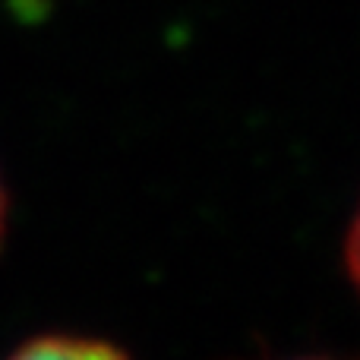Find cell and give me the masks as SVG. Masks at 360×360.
<instances>
[{
    "instance_id": "obj_1",
    "label": "cell",
    "mask_w": 360,
    "mask_h": 360,
    "mask_svg": "<svg viewBox=\"0 0 360 360\" xmlns=\"http://www.w3.org/2000/svg\"><path fill=\"white\" fill-rule=\"evenodd\" d=\"M16 357H124L127 351L105 338H86V335H63V332H48L41 338L19 345L13 351Z\"/></svg>"
},
{
    "instance_id": "obj_3",
    "label": "cell",
    "mask_w": 360,
    "mask_h": 360,
    "mask_svg": "<svg viewBox=\"0 0 360 360\" xmlns=\"http://www.w3.org/2000/svg\"><path fill=\"white\" fill-rule=\"evenodd\" d=\"M4 234H6V186L4 177H0V243H4Z\"/></svg>"
},
{
    "instance_id": "obj_2",
    "label": "cell",
    "mask_w": 360,
    "mask_h": 360,
    "mask_svg": "<svg viewBox=\"0 0 360 360\" xmlns=\"http://www.w3.org/2000/svg\"><path fill=\"white\" fill-rule=\"evenodd\" d=\"M345 269H348L351 285H354L360 294V205H357L354 221H351V228H348V240H345Z\"/></svg>"
}]
</instances>
